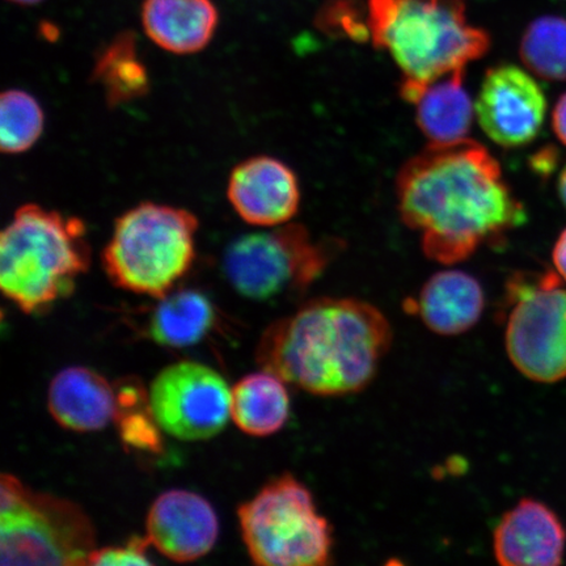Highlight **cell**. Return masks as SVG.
Masks as SVG:
<instances>
[{"label": "cell", "mask_w": 566, "mask_h": 566, "mask_svg": "<svg viewBox=\"0 0 566 566\" xmlns=\"http://www.w3.org/2000/svg\"><path fill=\"white\" fill-rule=\"evenodd\" d=\"M396 195L402 222L420 233L423 253L444 265L504 242L527 219L500 163L470 138L429 145L408 160Z\"/></svg>", "instance_id": "cell-1"}, {"label": "cell", "mask_w": 566, "mask_h": 566, "mask_svg": "<svg viewBox=\"0 0 566 566\" xmlns=\"http://www.w3.org/2000/svg\"><path fill=\"white\" fill-rule=\"evenodd\" d=\"M392 342L391 323L371 303L322 296L269 325L256 363L304 392L339 398L371 385Z\"/></svg>", "instance_id": "cell-2"}, {"label": "cell", "mask_w": 566, "mask_h": 566, "mask_svg": "<svg viewBox=\"0 0 566 566\" xmlns=\"http://www.w3.org/2000/svg\"><path fill=\"white\" fill-rule=\"evenodd\" d=\"M367 18L373 44L400 70V96L409 104L491 48L490 34L470 24L465 0H367Z\"/></svg>", "instance_id": "cell-3"}, {"label": "cell", "mask_w": 566, "mask_h": 566, "mask_svg": "<svg viewBox=\"0 0 566 566\" xmlns=\"http://www.w3.org/2000/svg\"><path fill=\"white\" fill-rule=\"evenodd\" d=\"M91 250L82 219L27 203L0 237V287L25 314H40L74 293Z\"/></svg>", "instance_id": "cell-4"}, {"label": "cell", "mask_w": 566, "mask_h": 566, "mask_svg": "<svg viewBox=\"0 0 566 566\" xmlns=\"http://www.w3.org/2000/svg\"><path fill=\"white\" fill-rule=\"evenodd\" d=\"M198 219L186 209L139 203L117 218L102 254L112 283L161 300L192 268Z\"/></svg>", "instance_id": "cell-5"}, {"label": "cell", "mask_w": 566, "mask_h": 566, "mask_svg": "<svg viewBox=\"0 0 566 566\" xmlns=\"http://www.w3.org/2000/svg\"><path fill=\"white\" fill-rule=\"evenodd\" d=\"M95 527L80 505L33 492L19 479L0 480V564L88 565Z\"/></svg>", "instance_id": "cell-6"}, {"label": "cell", "mask_w": 566, "mask_h": 566, "mask_svg": "<svg viewBox=\"0 0 566 566\" xmlns=\"http://www.w3.org/2000/svg\"><path fill=\"white\" fill-rule=\"evenodd\" d=\"M252 562L264 566H324L332 563L334 533L313 493L292 473L269 481L238 509Z\"/></svg>", "instance_id": "cell-7"}, {"label": "cell", "mask_w": 566, "mask_h": 566, "mask_svg": "<svg viewBox=\"0 0 566 566\" xmlns=\"http://www.w3.org/2000/svg\"><path fill=\"white\" fill-rule=\"evenodd\" d=\"M342 250L337 240L315 242L304 226L286 223L233 240L223 272L244 298L269 302L306 293Z\"/></svg>", "instance_id": "cell-8"}, {"label": "cell", "mask_w": 566, "mask_h": 566, "mask_svg": "<svg viewBox=\"0 0 566 566\" xmlns=\"http://www.w3.org/2000/svg\"><path fill=\"white\" fill-rule=\"evenodd\" d=\"M505 329L509 359L537 384L566 378V290L554 274H516L507 282Z\"/></svg>", "instance_id": "cell-9"}, {"label": "cell", "mask_w": 566, "mask_h": 566, "mask_svg": "<svg viewBox=\"0 0 566 566\" xmlns=\"http://www.w3.org/2000/svg\"><path fill=\"white\" fill-rule=\"evenodd\" d=\"M148 399L160 429L181 441L216 437L231 416V391L222 375L192 360L163 369Z\"/></svg>", "instance_id": "cell-10"}, {"label": "cell", "mask_w": 566, "mask_h": 566, "mask_svg": "<svg viewBox=\"0 0 566 566\" xmlns=\"http://www.w3.org/2000/svg\"><path fill=\"white\" fill-rule=\"evenodd\" d=\"M475 111L488 138L501 147L516 148L531 144L542 130L547 98L527 71L500 65L486 71Z\"/></svg>", "instance_id": "cell-11"}, {"label": "cell", "mask_w": 566, "mask_h": 566, "mask_svg": "<svg viewBox=\"0 0 566 566\" xmlns=\"http://www.w3.org/2000/svg\"><path fill=\"white\" fill-rule=\"evenodd\" d=\"M228 198L233 210L254 228L274 229L296 216L298 177L286 163L266 155L248 158L232 169Z\"/></svg>", "instance_id": "cell-12"}, {"label": "cell", "mask_w": 566, "mask_h": 566, "mask_svg": "<svg viewBox=\"0 0 566 566\" xmlns=\"http://www.w3.org/2000/svg\"><path fill=\"white\" fill-rule=\"evenodd\" d=\"M147 539L163 556L190 563L216 546L219 522L214 507L202 495L172 490L159 495L148 511Z\"/></svg>", "instance_id": "cell-13"}, {"label": "cell", "mask_w": 566, "mask_h": 566, "mask_svg": "<svg viewBox=\"0 0 566 566\" xmlns=\"http://www.w3.org/2000/svg\"><path fill=\"white\" fill-rule=\"evenodd\" d=\"M566 531L543 502L523 499L502 515L493 533V554L502 566H556L563 563Z\"/></svg>", "instance_id": "cell-14"}, {"label": "cell", "mask_w": 566, "mask_h": 566, "mask_svg": "<svg viewBox=\"0 0 566 566\" xmlns=\"http://www.w3.org/2000/svg\"><path fill=\"white\" fill-rule=\"evenodd\" d=\"M48 408L62 428L90 433L116 421L117 394L103 375L88 367H67L49 386Z\"/></svg>", "instance_id": "cell-15"}, {"label": "cell", "mask_w": 566, "mask_h": 566, "mask_svg": "<svg viewBox=\"0 0 566 566\" xmlns=\"http://www.w3.org/2000/svg\"><path fill=\"white\" fill-rule=\"evenodd\" d=\"M140 23L163 51L189 55L202 52L214 39L219 12L212 0H145Z\"/></svg>", "instance_id": "cell-16"}, {"label": "cell", "mask_w": 566, "mask_h": 566, "mask_svg": "<svg viewBox=\"0 0 566 566\" xmlns=\"http://www.w3.org/2000/svg\"><path fill=\"white\" fill-rule=\"evenodd\" d=\"M415 307L433 334L460 336L480 322L485 310V294L473 275L443 271L424 282Z\"/></svg>", "instance_id": "cell-17"}, {"label": "cell", "mask_w": 566, "mask_h": 566, "mask_svg": "<svg viewBox=\"0 0 566 566\" xmlns=\"http://www.w3.org/2000/svg\"><path fill=\"white\" fill-rule=\"evenodd\" d=\"M465 70L430 83L415 102L416 122L430 145H449L469 138L476 115L464 84Z\"/></svg>", "instance_id": "cell-18"}, {"label": "cell", "mask_w": 566, "mask_h": 566, "mask_svg": "<svg viewBox=\"0 0 566 566\" xmlns=\"http://www.w3.org/2000/svg\"><path fill=\"white\" fill-rule=\"evenodd\" d=\"M277 375L261 370L247 375L231 389V417L248 436L269 437L285 427L290 396Z\"/></svg>", "instance_id": "cell-19"}, {"label": "cell", "mask_w": 566, "mask_h": 566, "mask_svg": "<svg viewBox=\"0 0 566 566\" xmlns=\"http://www.w3.org/2000/svg\"><path fill=\"white\" fill-rule=\"evenodd\" d=\"M148 335L168 348H187L201 342L214 325L216 311L207 295L186 289L159 300Z\"/></svg>", "instance_id": "cell-20"}, {"label": "cell", "mask_w": 566, "mask_h": 566, "mask_svg": "<svg viewBox=\"0 0 566 566\" xmlns=\"http://www.w3.org/2000/svg\"><path fill=\"white\" fill-rule=\"evenodd\" d=\"M94 77L109 105H122L145 96L150 76L138 54L137 35L118 33L96 56Z\"/></svg>", "instance_id": "cell-21"}, {"label": "cell", "mask_w": 566, "mask_h": 566, "mask_svg": "<svg viewBox=\"0 0 566 566\" xmlns=\"http://www.w3.org/2000/svg\"><path fill=\"white\" fill-rule=\"evenodd\" d=\"M520 55L531 73L543 80L566 81V19H535L522 35Z\"/></svg>", "instance_id": "cell-22"}, {"label": "cell", "mask_w": 566, "mask_h": 566, "mask_svg": "<svg viewBox=\"0 0 566 566\" xmlns=\"http://www.w3.org/2000/svg\"><path fill=\"white\" fill-rule=\"evenodd\" d=\"M45 115L30 92L12 88L0 96V147L9 155L23 154L44 133Z\"/></svg>", "instance_id": "cell-23"}, {"label": "cell", "mask_w": 566, "mask_h": 566, "mask_svg": "<svg viewBox=\"0 0 566 566\" xmlns=\"http://www.w3.org/2000/svg\"><path fill=\"white\" fill-rule=\"evenodd\" d=\"M116 422L122 440L142 451H159L160 427L151 412L150 399L119 406Z\"/></svg>", "instance_id": "cell-24"}, {"label": "cell", "mask_w": 566, "mask_h": 566, "mask_svg": "<svg viewBox=\"0 0 566 566\" xmlns=\"http://www.w3.org/2000/svg\"><path fill=\"white\" fill-rule=\"evenodd\" d=\"M316 25L324 32L357 41L370 38L367 6L359 0H328L317 12Z\"/></svg>", "instance_id": "cell-25"}, {"label": "cell", "mask_w": 566, "mask_h": 566, "mask_svg": "<svg viewBox=\"0 0 566 566\" xmlns=\"http://www.w3.org/2000/svg\"><path fill=\"white\" fill-rule=\"evenodd\" d=\"M151 546L146 537L134 536L122 547H105L92 551L88 565H151L154 562L147 555Z\"/></svg>", "instance_id": "cell-26"}, {"label": "cell", "mask_w": 566, "mask_h": 566, "mask_svg": "<svg viewBox=\"0 0 566 566\" xmlns=\"http://www.w3.org/2000/svg\"><path fill=\"white\" fill-rule=\"evenodd\" d=\"M552 127L556 137L566 146V92L558 98L554 113H552Z\"/></svg>", "instance_id": "cell-27"}, {"label": "cell", "mask_w": 566, "mask_h": 566, "mask_svg": "<svg viewBox=\"0 0 566 566\" xmlns=\"http://www.w3.org/2000/svg\"><path fill=\"white\" fill-rule=\"evenodd\" d=\"M552 260H554L557 274L566 282V229L557 239L554 252H552Z\"/></svg>", "instance_id": "cell-28"}, {"label": "cell", "mask_w": 566, "mask_h": 566, "mask_svg": "<svg viewBox=\"0 0 566 566\" xmlns=\"http://www.w3.org/2000/svg\"><path fill=\"white\" fill-rule=\"evenodd\" d=\"M557 192L566 208V167L563 169L560 176H558Z\"/></svg>", "instance_id": "cell-29"}, {"label": "cell", "mask_w": 566, "mask_h": 566, "mask_svg": "<svg viewBox=\"0 0 566 566\" xmlns=\"http://www.w3.org/2000/svg\"><path fill=\"white\" fill-rule=\"evenodd\" d=\"M7 2L19 6H35L44 2V0H7Z\"/></svg>", "instance_id": "cell-30"}]
</instances>
